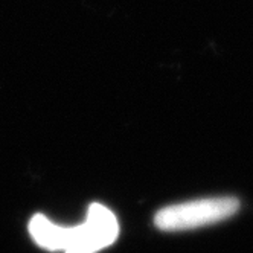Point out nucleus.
Instances as JSON below:
<instances>
[{
    "label": "nucleus",
    "instance_id": "nucleus-1",
    "mask_svg": "<svg viewBox=\"0 0 253 253\" xmlns=\"http://www.w3.org/2000/svg\"><path fill=\"white\" fill-rule=\"evenodd\" d=\"M238 209L240 202L233 197L202 198L160 209L154 216V224L164 232L198 229L230 218Z\"/></svg>",
    "mask_w": 253,
    "mask_h": 253
},
{
    "label": "nucleus",
    "instance_id": "nucleus-2",
    "mask_svg": "<svg viewBox=\"0 0 253 253\" xmlns=\"http://www.w3.org/2000/svg\"><path fill=\"white\" fill-rule=\"evenodd\" d=\"M119 235L115 213L102 205L88 206L87 218L75 227H64V253H96L112 246Z\"/></svg>",
    "mask_w": 253,
    "mask_h": 253
},
{
    "label": "nucleus",
    "instance_id": "nucleus-3",
    "mask_svg": "<svg viewBox=\"0 0 253 253\" xmlns=\"http://www.w3.org/2000/svg\"><path fill=\"white\" fill-rule=\"evenodd\" d=\"M29 233L42 249L49 252L63 250L64 227L53 224L43 213L34 215L29 221Z\"/></svg>",
    "mask_w": 253,
    "mask_h": 253
}]
</instances>
